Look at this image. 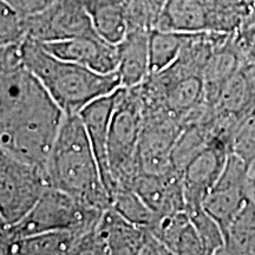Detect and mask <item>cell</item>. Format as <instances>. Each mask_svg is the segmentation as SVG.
<instances>
[{
    "instance_id": "obj_1",
    "label": "cell",
    "mask_w": 255,
    "mask_h": 255,
    "mask_svg": "<svg viewBox=\"0 0 255 255\" xmlns=\"http://www.w3.org/2000/svg\"><path fill=\"white\" fill-rule=\"evenodd\" d=\"M51 188L92 208L111 207V196L78 114H65L45 165Z\"/></svg>"
},
{
    "instance_id": "obj_2",
    "label": "cell",
    "mask_w": 255,
    "mask_h": 255,
    "mask_svg": "<svg viewBox=\"0 0 255 255\" xmlns=\"http://www.w3.org/2000/svg\"><path fill=\"white\" fill-rule=\"evenodd\" d=\"M24 66L36 77L64 114H79L102 96L121 88L119 73H101L51 55L40 43L24 38Z\"/></svg>"
},
{
    "instance_id": "obj_3",
    "label": "cell",
    "mask_w": 255,
    "mask_h": 255,
    "mask_svg": "<svg viewBox=\"0 0 255 255\" xmlns=\"http://www.w3.org/2000/svg\"><path fill=\"white\" fill-rule=\"evenodd\" d=\"M64 115L43 87L18 113L0 122V146L45 170Z\"/></svg>"
},
{
    "instance_id": "obj_4",
    "label": "cell",
    "mask_w": 255,
    "mask_h": 255,
    "mask_svg": "<svg viewBox=\"0 0 255 255\" xmlns=\"http://www.w3.org/2000/svg\"><path fill=\"white\" fill-rule=\"evenodd\" d=\"M143 124V103L139 85L119 88L108 136L113 194L120 188H131L139 174L137 152ZM111 194V197H113Z\"/></svg>"
},
{
    "instance_id": "obj_5",
    "label": "cell",
    "mask_w": 255,
    "mask_h": 255,
    "mask_svg": "<svg viewBox=\"0 0 255 255\" xmlns=\"http://www.w3.org/2000/svg\"><path fill=\"white\" fill-rule=\"evenodd\" d=\"M103 212L79 202L69 194L49 187L20 221L4 229L0 248L6 242L38 233L52 231L87 233L97 227Z\"/></svg>"
},
{
    "instance_id": "obj_6",
    "label": "cell",
    "mask_w": 255,
    "mask_h": 255,
    "mask_svg": "<svg viewBox=\"0 0 255 255\" xmlns=\"http://www.w3.org/2000/svg\"><path fill=\"white\" fill-rule=\"evenodd\" d=\"M50 187L45 170L0 146V218L6 227L20 221Z\"/></svg>"
},
{
    "instance_id": "obj_7",
    "label": "cell",
    "mask_w": 255,
    "mask_h": 255,
    "mask_svg": "<svg viewBox=\"0 0 255 255\" xmlns=\"http://www.w3.org/2000/svg\"><path fill=\"white\" fill-rule=\"evenodd\" d=\"M26 38L38 43L98 36L82 0H56L47 7L24 15Z\"/></svg>"
},
{
    "instance_id": "obj_8",
    "label": "cell",
    "mask_w": 255,
    "mask_h": 255,
    "mask_svg": "<svg viewBox=\"0 0 255 255\" xmlns=\"http://www.w3.org/2000/svg\"><path fill=\"white\" fill-rule=\"evenodd\" d=\"M250 173V167L237 155L229 152L219 180L206 196L203 207L216 220L223 234L248 201L253 199L254 189Z\"/></svg>"
},
{
    "instance_id": "obj_9",
    "label": "cell",
    "mask_w": 255,
    "mask_h": 255,
    "mask_svg": "<svg viewBox=\"0 0 255 255\" xmlns=\"http://www.w3.org/2000/svg\"><path fill=\"white\" fill-rule=\"evenodd\" d=\"M183 126L165 111H143L138 142L139 173L163 174L174 168L171 152Z\"/></svg>"
},
{
    "instance_id": "obj_10",
    "label": "cell",
    "mask_w": 255,
    "mask_h": 255,
    "mask_svg": "<svg viewBox=\"0 0 255 255\" xmlns=\"http://www.w3.org/2000/svg\"><path fill=\"white\" fill-rule=\"evenodd\" d=\"M97 232L108 254H170L150 228L129 222L111 207L102 214Z\"/></svg>"
},
{
    "instance_id": "obj_11",
    "label": "cell",
    "mask_w": 255,
    "mask_h": 255,
    "mask_svg": "<svg viewBox=\"0 0 255 255\" xmlns=\"http://www.w3.org/2000/svg\"><path fill=\"white\" fill-rule=\"evenodd\" d=\"M229 152L228 143L215 137L183 169L186 210L203 206L206 196L225 168Z\"/></svg>"
},
{
    "instance_id": "obj_12",
    "label": "cell",
    "mask_w": 255,
    "mask_h": 255,
    "mask_svg": "<svg viewBox=\"0 0 255 255\" xmlns=\"http://www.w3.org/2000/svg\"><path fill=\"white\" fill-rule=\"evenodd\" d=\"M40 44L47 52L60 59L81 64L101 73L117 71V45L107 43L100 36L70 38Z\"/></svg>"
},
{
    "instance_id": "obj_13",
    "label": "cell",
    "mask_w": 255,
    "mask_h": 255,
    "mask_svg": "<svg viewBox=\"0 0 255 255\" xmlns=\"http://www.w3.org/2000/svg\"><path fill=\"white\" fill-rule=\"evenodd\" d=\"M131 188L157 218L186 210L183 176L177 169L173 168L163 174L139 173Z\"/></svg>"
},
{
    "instance_id": "obj_14",
    "label": "cell",
    "mask_w": 255,
    "mask_h": 255,
    "mask_svg": "<svg viewBox=\"0 0 255 255\" xmlns=\"http://www.w3.org/2000/svg\"><path fill=\"white\" fill-rule=\"evenodd\" d=\"M117 90L92 101L87 107L83 108L78 114L84 124L92 150H94L96 159L100 165L102 180L109 191L110 196L113 194L114 184L111 180L109 163H108L107 149L111 116H113L115 103H116Z\"/></svg>"
},
{
    "instance_id": "obj_15",
    "label": "cell",
    "mask_w": 255,
    "mask_h": 255,
    "mask_svg": "<svg viewBox=\"0 0 255 255\" xmlns=\"http://www.w3.org/2000/svg\"><path fill=\"white\" fill-rule=\"evenodd\" d=\"M150 231L168 248L170 254H205V248L187 210L159 216L152 223Z\"/></svg>"
},
{
    "instance_id": "obj_16",
    "label": "cell",
    "mask_w": 255,
    "mask_h": 255,
    "mask_svg": "<svg viewBox=\"0 0 255 255\" xmlns=\"http://www.w3.org/2000/svg\"><path fill=\"white\" fill-rule=\"evenodd\" d=\"M149 33L145 30H130L117 45V73L122 88L142 84L150 75L149 70Z\"/></svg>"
},
{
    "instance_id": "obj_17",
    "label": "cell",
    "mask_w": 255,
    "mask_h": 255,
    "mask_svg": "<svg viewBox=\"0 0 255 255\" xmlns=\"http://www.w3.org/2000/svg\"><path fill=\"white\" fill-rule=\"evenodd\" d=\"M155 28L182 33L209 32L206 0H167Z\"/></svg>"
},
{
    "instance_id": "obj_18",
    "label": "cell",
    "mask_w": 255,
    "mask_h": 255,
    "mask_svg": "<svg viewBox=\"0 0 255 255\" xmlns=\"http://www.w3.org/2000/svg\"><path fill=\"white\" fill-rule=\"evenodd\" d=\"M96 33L107 43L119 45L128 33L129 0H82Z\"/></svg>"
},
{
    "instance_id": "obj_19",
    "label": "cell",
    "mask_w": 255,
    "mask_h": 255,
    "mask_svg": "<svg viewBox=\"0 0 255 255\" xmlns=\"http://www.w3.org/2000/svg\"><path fill=\"white\" fill-rule=\"evenodd\" d=\"M84 233L76 231H52L38 233L23 239L6 242L0 254L62 255L75 254L79 238Z\"/></svg>"
},
{
    "instance_id": "obj_20",
    "label": "cell",
    "mask_w": 255,
    "mask_h": 255,
    "mask_svg": "<svg viewBox=\"0 0 255 255\" xmlns=\"http://www.w3.org/2000/svg\"><path fill=\"white\" fill-rule=\"evenodd\" d=\"M41 89L43 85L25 66L0 77V122L18 113Z\"/></svg>"
},
{
    "instance_id": "obj_21",
    "label": "cell",
    "mask_w": 255,
    "mask_h": 255,
    "mask_svg": "<svg viewBox=\"0 0 255 255\" xmlns=\"http://www.w3.org/2000/svg\"><path fill=\"white\" fill-rule=\"evenodd\" d=\"M254 107L255 94L240 68L223 87L214 107L215 113L220 116L241 120Z\"/></svg>"
},
{
    "instance_id": "obj_22",
    "label": "cell",
    "mask_w": 255,
    "mask_h": 255,
    "mask_svg": "<svg viewBox=\"0 0 255 255\" xmlns=\"http://www.w3.org/2000/svg\"><path fill=\"white\" fill-rule=\"evenodd\" d=\"M190 33L152 28L149 33L150 75L163 71L177 59Z\"/></svg>"
},
{
    "instance_id": "obj_23",
    "label": "cell",
    "mask_w": 255,
    "mask_h": 255,
    "mask_svg": "<svg viewBox=\"0 0 255 255\" xmlns=\"http://www.w3.org/2000/svg\"><path fill=\"white\" fill-rule=\"evenodd\" d=\"M221 254H255V200L251 199L225 234Z\"/></svg>"
},
{
    "instance_id": "obj_24",
    "label": "cell",
    "mask_w": 255,
    "mask_h": 255,
    "mask_svg": "<svg viewBox=\"0 0 255 255\" xmlns=\"http://www.w3.org/2000/svg\"><path fill=\"white\" fill-rule=\"evenodd\" d=\"M111 208L137 226L150 228L157 216L132 188H120L111 197Z\"/></svg>"
},
{
    "instance_id": "obj_25",
    "label": "cell",
    "mask_w": 255,
    "mask_h": 255,
    "mask_svg": "<svg viewBox=\"0 0 255 255\" xmlns=\"http://www.w3.org/2000/svg\"><path fill=\"white\" fill-rule=\"evenodd\" d=\"M205 248V254H221L225 247V234L216 220L200 206L187 209Z\"/></svg>"
},
{
    "instance_id": "obj_26",
    "label": "cell",
    "mask_w": 255,
    "mask_h": 255,
    "mask_svg": "<svg viewBox=\"0 0 255 255\" xmlns=\"http://www.w3.org/2000/svg\"><path fill=\"white\" fill-rule=\"evenodd\" d=\"M229 150L251 169L255 161V107L238 122L229 141Z\"/></svg>"
},
{
    "instance_id": "obj_27",
    "label": "cell",
    "mask_w": 255,
    "mask_h": 255,
    "mask_svg": "<svg viewBox=\"0 0 255 255\" xmlns=\"http://www.w3.org/2000/svg\"><path fill=\"white\" fill-rule=\"evenodd\" d=\"M25 36L24 15L5 0H0V46L19 43Z\"/></svg>"
},
{
    "instance_id": "obj_28",
    "label": "cell",
    "mask_w": 255,
    "mask_h": 255,
    "mask_svg": "<svg viewBox=\"0 0 255 255\" xmlns=\"http://www.w3.org/2000/svg\"><path fill=\"white\" fill-rule=\"evenodd\" d=\"M23 40L15 44L0 46V77H4L24 66L23 51H21Z\"/></svg>"
},
{
    "instance_id": "obj_29",
    "label": "cell",
    "mask_w": 255,
    "mask_h": 255,
    "mask_svg": "<svg viewBox=\"0 0 255 255\" xmlns=\"http://www.w3.org/2000/svg\"><path fill=\"white\" fill-rule=\"evenodd\" d=\"M5 1L13 6L20 14L28 15L47 7L56 0H5Z\"/></svg>"
},
{
    "instance_id": "obj_30",
    "label": "cell",
    "mask_w": 255,
    "mask_h": 255,
    "mask_svg": "<svg viewBox=\"0 0 255 255\" xmlns=\"http://www.w3.org/2000/svg\"><path fill=\"white\" fill-rule=\"evenodd\" d=\"M150 1L152 2V5L155 6L156 9H157L158 12H161L162 7H163L165 2H167V0H150ZM159 15V14H158Z\"/></svg>"
},
{
    "instance_id": "obj_31",
    "label": "cell",
    "mask_w": 255,
    "mask_h": 255,
    "mask_svg": "<svg viewBox=\"0 0 255 255\" xmlns=\"http://www.w3.org/2000/svg\"><path fill=\"white\" fill-rule=\"evenodd\" d=\"M250 174H251V182H252V184H253V189H254V187H255V161H254L253 165L251 167Z\"/></svg>"
},
{
    "instance_id": "obj_32",
    "label": "cell",
    "mask_w": 255,
    "mask_h": 255,
    "mask_svg": "<svg viewBox=\"0 0 255 255\" xmlns=\"http://www.w3.org/2000/svg\"><path fill=\"white\" fill-rule=\"evenodd\" d=\"M0 228H6L5 223H4V221H2L1 218H0Z\"/></svg>"
},
{
    "instance_id": "obj_33",
    "label": "cell",
    "mask_w": 255,
    "mask_h": 255,
    "mask_svg": "<svg viewBox=\"0 0 255 255\" xmlns=\"http://www.w3.org/2000/svg\"><path fill=\"white\" fill-rule=\"evenodd\" d=\"M253 200H255V187H254V195H253Z\"/></svg>"
}]
</instances>
